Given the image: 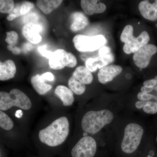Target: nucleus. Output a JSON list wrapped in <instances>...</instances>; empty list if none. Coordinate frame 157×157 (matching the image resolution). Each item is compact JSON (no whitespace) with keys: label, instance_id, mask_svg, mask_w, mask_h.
<instances>
[{"label":"nucleus","instance_id":"f257e3e1","mask_svg":"<svg viewBox=\"0 0 157 157\" xmlns=\"http://www.w3.org/2000/svg\"><path fill=\"white\" fill-rule=\"evenodd\" d=\"M70 133V121L67 116L63 115L39 130L37 137L42 145L48 148L56 149L65 143Z\"/></svg>","mask_w":157,"mask_h":157},{"label":"nucleus","instance_id":"f03ea898","mask_svg":"<svg viewBox=\"0 0 157 157\" xmlns=\"http://www.w3.org/2000/svg\"><path fill=\"white\" fill-rule=\"evenodd\" d=\"M113 117V113L108 109L88 111L82 119V128L86 133L95 135L110 123Z\"/></svg>","mask_w":157,"mask_h":157},{"label":"nucleus","instance_id":"7ed1b4c3","mask_svg":"<svg viewBox=\"0 0 157 157\" xmlns=\"http://www.w3.org/2000/svg\"><path fill=\"white\" fill-rule=\"evenodd\" d=\"M32 102L26 94L17 89H13L9 93L0 92V110L6 111L13 107L24 110L32 107Z\"/></svg>","mask_w":157,"mask_h":157},{"label":"nucleus","instance_id":"20e7f679","mask_svg":"<svg viewBox=\"0 0 157 157\" xmlns=\"http://www.w3.org/2000/svg\"><path fill=\"white\" fill-rule=\"evenodd\" d=\"M144 134L143 128L136 123L127 125L124 129L121 149L124 153L131 155L137 150L140 145Z\"/></svg>","mask_w":157,"mask_h":157},{"label":"nucleus","instance_id":"39448f33","mask_svg":"<svg viewBox=\"0 0 157 157\" xmlns=\"http://www.w3.org/2000/svg\"><path fill=\"white\" fill-rule=\"evenodd\" d=\"M75 48L80 52H93L104 46L107 39L102 35L88 36L83 35H77L73 39Z\"/></svg>","mask_w":157,"mask_h":157},{"label":"nucleus","instance_id":"423d86ee","mask_svg":"<svg viewBox=\"0 0 157 157\" xmlns=\"http://www.w3.org/2000/svg\"><path fill=\"white\" fill-rule=\"evenodd\" d=\"M97 144L91 136L82 137L72 147L67 157H95Z\"/></svg>","mask_w":157,"mask_h":157},{"label":"nucleus","instance_id":"0eeeda50","mask_svg":"<svg viewBox=\"0 0 157 157\" xmlns=\"http://www.w3.org/2000/svg\"><path fill=\"white\" fill-rule=\"evenodd\" d=\"M157 52L156 46L153 44H147L134 53V63L140 69L146 68L149 64L152 56Z\"/></svg>","mask_w":157,"mask_h":157},{"label":"nucleus","instance_id":"6e6552de","mask_svg":"<svg viewBox=\"0 0 157 157\" xmlns=\"http://www.w3.org/2000/svg\"><path fill=\"white\" fill-rule=\"evenodd\" d=\"M42 27L41 25L33 22L26 23L24 26L22 33L24 36L33 43L36 44L42 41V37L40 33L42 31Z\"/></svg>","mask_w":157,"mask_h":157},{"label":"nucleus","instance_id":"1a4fd4ad","mask_svg":"<svg viewBox=\"0 0 157 157\" xmlns=\"http://www.w3.org/2000/svg\"><path fill=\"white\" fill-rule=\"evenodd\" d=\"M150 40L149 34L146 31H143L137 37H135L131 42L124 43V52L127 54L136 52L140 48L147 44Z\"/></svg>","mask_w":157,"mask_h":157},{"label":"nucleus","instance_id":"9d476101","mask_svg":"<svg viewBox=\"0 0 157 157\" xmlns=\"http://www.w3.org/2000/svg\"><path fill=\"white\" fill-rule=\"evenodd\" d=\"M122 70V68L118 65H107L99 70L98 73V80L102 84L112 81L113 78L121 73Z\"/></svg>","mask_w":157,"mask_h":157},{"label":"nucleus","instance_id":"9b49d317","mask_svg":"<svg viewBox=\"0 0 157 157\" xmlns=\"http://www.w3.org/2000/svg\"><path fill=\"white\" fill-rule=\"evenodd\" d=\"M114 59V56L112 53L106 56H99L95 58H90L86 61V67L90 72H95L98 69L100 70L103 67L109 65V64L113 62Z\"/></svg>","mask_w":157,"mask_h":157},{"label":"nucleus","instance_id":"f8f14e48","mask_svg":"<svg viewBox=\"0 0 157 157\" xmlns=\"http://www.w3.org/2000/svg\"><path fill=\"white\" fill-rule=\"evenodd\" d=\"M68 52L64 49H59L54 52L48 64L51 68L55 70H60L67 67Z\"/></svg>","mask_w":157,"mask_h":157},{"label":"nucleus","instance_id":"ddd939ff","mask_svg":"<svg viewBox=\"0 0 157 157\" xmlns=\"http://www.w3.org/2000/svg\"><path fill=\"white\" fill-rule=\"evenodd\" d=\"M81 6L85 13L88 15L103 13L107 9L105 4L96 0H82Z\"/></svg>","mask_w":157,"mask_h":157},{"label":"nucleus","instance_id":"4468645a","mask_svg":"<svg viewBox=\"0 0 157 157\" xmlns=\"http://www.w3.org/2000/svg\"><path fill=\"white\" fill-rule=\"evenodd\" d=\"M54 93L65 107H70L73 104L75 100L74 93L69 88L64 85L58 86L55 89Z\"/></svg>","mask_w":157,"mask_h":157},{"label":"nucleus","instance_id":"2eb2a0df","mask_svg":"<svg viewBox=\"0 0 157 157\" xmlns=\"http://www.w3.org/2000/svg\"><path fill=\"white\" fill-rule=\"evenodd\" d=\"M16 67L13 61L9 59L0 62V80L6 81L14 78Z\"/></svg>","mask_w":157,"mask_h":157},{"label":"nucleus","instance_id":"dca6fc26","mask_svg":"<svg viewBox=\"0 0 157 157\" xmlns=\"http://www.w3.org/2000/svg\"><path fill=\"white\" fill-rule=\"evenodd\" d=\"M138 9L142 17L151 21L157 19V9L154 3L148 1H143L139 3Z\"/></svg>","mask_w":157,"mask_h":157},{"label":"nucleus","instance_id":"f3484780","mask_svg":"<svg viewBox=\"0 0 157 157\" xmlns=\"http://www.w3.org/2000/svg\"><path fill=\"white\" fill-rule=\"evenodd\" d=\"M72 75L78 81L85 85L90 84L94 79L91 72L84 66L77 67Z\"/></svg>","mask_w":157,"mask_h":157},{"label":"nucleus","instance_id":"a211bd4d","mask_svg":"<svg viewBox=\"0 0 157 157\" xmlns=\"http://www.w3.org/2000/svg\"><path fill=\"white\" fill-rule=\"evenodd\" d=\"M71 17L73 19V22L70 26V29L73 32L81 30L89 23L87 17L81 12H74L71 15Z\"/></svg>","mask_w":157,"mask_h":157},{"label":"nucleus","instance_id":"6ab92c4d","mask_svg":"<svg viewBox=\"0 0 157 157\" xmlns=\"http://www.w3.org/2000/svg\"><path fill=\"white\" fill-rule=\"evenodd\" d=\"M31 82L33 87L39 94H45L52 89L51 85L47 84L42 78V75L36 74L31 78Z\"/></svg>","mask_w":157,"mask_h":157},{"label":"nucleus","instance_id":"aec40b11","mask_svg":"<svg viewBox=\"0 0 157 157\" xmlns=\"http://www.w3.org/2000/svg\"><path fill=\"white\" fill-rule=\"evenodd\" d=\"M63 2L62 0H38L36 5L44 14H48L59 7Z\"/></svg>","mask_w":157,"mask_h":157},{"label":"nucleus","instance_id":"412c9836","mask_svg":"<svg viewBox=\"0 0 157 157\" xmlns=\"http://www.w3.org/2000/svg\"><path fill=\"white\" fill-rule=\"evenodd\" d=\"M68 86L73 93L80 95L85 92L86 87L85 85L81 83L72 75L68 82Z\"/></svg>","mask_w":157,"mask_h":157},{"label":"nucleus","instance_id":"4be33fe9","mask_svg":"<svg viewBox=\"0 0 157 157\" xmlns=\"http://www.w3.org/2000/svg\"><path fill=\"white\" fill-rule=\"evenodd\" d=\"M14 127L12 118L5 111L0 110V128L6 131H11Z\"/></svg>","mask_w":157,"mask_h":157},{"label":"nucleus","instance_id":"5701e85b","mask_svg":"<svg viewBox=\"0 0 157 157\" xmlns=\"http://www.w3.org/2000/svg\"><path fill=\"white\" fill-rule=\"evenodd\" d=\"M134 29L131 25H127L125 27L122 34H121L120 39L122 42L124 43H128L131 42L135 37L133 34Z\"/></svg>","mask_w":157,"mask_h":157},{"label":"nucleus","instance_id":"b1692460","mask_svg":"<svg viewBox=\"0 0 157 157\" xmlns=\"http://www.w3.org/2000/svg\"><path fill=\"white\" fill-rule=\"evenodd\" d=\"M15 6L14 1L12 0H1L0 1V12L3 14L10 13L13 11Z\"/></svg>","mask_w":157,"mask_h":157},{"label":"nucleus","instance_id":"393cba45","mask_svg":"<svg viewBox=\"0 0 157 157\" xmlns=\"http://www.w3.org/2000/svg\"><path fill=\"white\" fill-rule=\"evenodd\" d=\"M143 110L148 114H155L157 113V103L152 101H146L144 106Z\"/></svg>","mask_w":157,"mask_h":157},{"label":"nucleus","instance_id":"a878e982","mask_svg":"<svg viewBox=\"0 0 157 157\" xmlns=\"http://www.w3.org/2000/svg\"><path fill=\"white\" fill-rule=\"evenodd\" d=\"M7 36L6 41L7 43H8L9 45H15L17 43V39H18V35L17 33L14 31H11L9 32L6 33Z\"/></svg>","mask_w":157,"mask_h":157},{"label":"nucleus","instance_id":"bb28decb","mask_svg":"<svg viewBox=\"0 0 157 157\" xmlns=\"http://www.w3.org/2000/svg\"><path fill=\"white\" fill-rule=\"evenodd\" d=\"M34 5L33 3L29 2H25L21 5L20 14L21 16L25 15L28 13L31 9H33Z\"/></svg>","mask_w":157,"mask_h":157},{"label":"nucleus","instance_id":"cd10ccee","mask_svg":"<svg viewBox=\"0 0 157 157\" xmlns=\"http://www.w3.org/2000/svg\"><path fill=\"white\" fill-rule=\"evenodd\" d=\"M77 64V59L74 55L70 52L68 53L67 61V67L69 68H73Z\"/></svg>","mask_w":157,"mask_h":157},{"label":"nucleus","instance_id":"c85d7f7f","mask_svg":"<svg viewBox=\"0 0 157 157\" xmlns=\"http://www.w3.org/2000/svg\"><path fill=\"white\" fill-rule=\"evenodd\" d=\"M46 48H47V45H42V46H39L38 48V50L42 56L45 57L46 58L49 59L53 52L47 50Z\"/></svg>","mask_w":157,"mask_h":157},{"label":"nucleus","instance_id":"c756f323","mask_svg":"<svg viewBox=\"0 0 157 157\" xmlns=\"http://www.w3.org/2000/svg\"><path fill=\"white\" fill-rule=\"evenodd\" d=\"M137 98L140 101H148L153 99V95L143 92H140L137 94Z\"/></svg>","mask_w":157,"mask_h":157},{"label":"nucleus","instance_id":"7c9ffc66","mask_svg":"<svg viewBox=\"0 0 157 157\" xmlns=\"http://www.w3.org/2000/svg\"><path fill=\"white\" fill-rule=\"evenodd\" d=\"M157 82L155 78L154 79H148L144 81L143 83L144 86L147 87L154 88L156 85Z\"/></svg>","mask_w":157,"mask_h":157},{"label":"nucleus","instance_id":"2f4dec72","mask_svg":"<svg viewBox=\"0 0 157 157\" xmlns=\"http://www.w3.org/2000/svg\"><path fill=\"white\" fill-rule=\"evenodd\" d=\"M42 78L45 81H52L54 79V76L50 72H46L42 75Z\"/></svg>","mask_w":157,"mask_h":157},{"label":"nucleus","instance_id":"473e14b6","mask_svg":"<svg viewBox=\"0 0 157 157\" xmlns=\"http://www.w3.org/2000/svg\"><path fill=\"white\" fill-rule=\"evenodd\" d=\"M8 48L9 50L13 52V53L14 54H19L21 52V50L19 48H17V47H15L14 48H13V46L12 45H9L8 46Z\"/></svg>","mask_w":157,"mask_h":157},{"label":"nucleus","instance_id":"72a5a7b5","mask_svg":"<svg viewBox=\"0 0 157 157\" xmlns=\"http://www.w3.org/2000/svg\"><path fill=\"white\" fill-rule=\"evenodd\" d=\"M146 101H138L135 103V106L137 109H141L143 108L144 106L145 105Z\"/></svg>","mask_w":157,"mask_h":157},{"label":"nucleus","instance_id":"f704fd0d","mask_svg":"<svg viewBox=\"0 0 157 157\" xmlns=\"http://www.w3.org/2000/svg\"><path fill=\"white\" fill-rule=\"evenodd\" d=\"M153 89L154 88L147 87L145 86H143L141 88V92L147 93V94H149V93L151 92Z\"/></svg>","mask_w":157,"mask_h":157},{"label":"nucleus","instance_id":"c9c22d12","mask_svg":"<svg viewBox=\"0 0 157 157\" xmlns=\"http://www.w3.org/2000/svg\"><path fill=\"white\" fill-rule=\"evenodd\" d=\"M16 18V16L13 14H10L7 17V19L9 21H11L13 20L14 19Z\"/></svg>","mask_w":157,"mask_h":157},{"label":"nucleus","instance_id":"e433bc0d","mask_svg":"<svg viewBox=\"0 0 157 157\" xmlns=\"http://www.w3.org/2000/svg\"><path fill=\"white\" fill-rule=\"evenodd\" d=\"M24 48L25 50L30 51L33 48V46L31 44H29V43H27L24 45Z\"/></svg>","mask_w":157,"mask_h":157},{"label":"nucleus","instance_id":"4c0bfd02","mask_svg":"<svg viewBox=\"0 0 157 157\" xmlns=\"http://www.w3.org/2000/svg\"><path fill=\"white\" fill-rule=\"evenodd\" d=\"M16 117H21L22 116V112L21 110H18L17 112H16V114H15Z\"/></svg>","mask_w":157,"mask_h":157},{"label":"nucleus","instance_id":"58836bf2","mask_svg":"<svg viewBox=\"0 0 157 157\" xmlns=\"http://www.w3.org/2000/svg\"><path fill=\"white\" fill-rule=\"evenodd\" d=\"M154 152L153 151H150L149 153V154L147 155V156L146 157H154L153 156L154 155Z\"/></svg>","mask_w":157,"mask_h":157},{"label":"nucleus","instance_id":"ea45409f","mask_svg":"<svg viewBox=\"0 0 157 157\" xmlns=\"http://www.w3.org/2000/svg\"><path fill=\"white\" fill-rule=\"evenodd\" d=\"M155 79L157 83L156 85L154 87V89L155 90H156L157 91V76H155Z\"/></svg>","mask_w":157,"mask_h":157},{"label":"nucleus","instance_id":"a19ab883","mask_svg":"<svg viewBox=\"0 0 157 157\" xmlns=\"http://www.w3.org/2000/svg\"><path fill=\"white\" fill-rule=\"evenodd\" d=\"M154 4L156 8L157 9V1H155V2L154 3Z\"/></svg>","mask_w":157,"mask_h":157},{"label":"nucleus","instance_id":"79ce46f5","mask_svg":"<svg viewBox=\"0 0 157 157\" xmlns=\"http://www.w3.org/2000/svg\"><path fill=\"white\" fill-rule=\"evenodd\" d=\"M153 99H155L157 101V96L153 95Z\"/></svg>","mask_w":157,"mask_h":157},{"label":"nucleus","instance_id":"37998d69","mask_svg":"<svg viewBox=\"0 0 157 157\" xmlns=\"http://www.w3.org/2000/svg\"></svg>","mask_w":157,"mask_h":157}]
</instances>
